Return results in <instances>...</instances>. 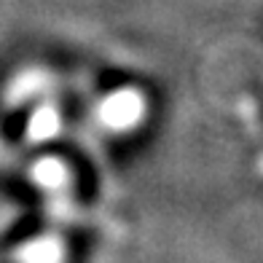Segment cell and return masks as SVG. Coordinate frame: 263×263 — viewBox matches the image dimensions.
Instances as JSON below:
<instances>
[{
    "instance_id": "cell-1",
    "label": "cell",
    "mask_w": 263,
    "mask_h": 263,
    "mask_svg": "<svg viewBox=\"0 0 263 263\" xmlns=\"http://www.w3.org/2000/svg\"><path fill=\"white\" fill-rule=\"evenodd\" d=\"M145 116V97L137 89H118L100 105V118L110 129H132Z\"/></svg>"
},
{
    "instance_id": "cell-2",
    "label": "cell",
    "mask_w": 263,
    "mask_h": 263,
    "mask_svg": "<svg viewBox=\"0 0 263 263\" xmlns=\"http://www.w3.org/2000/svg\"><path fill=\"white\" fill-rule=\"evenodd\" d=\"M32 177H35V183H41L43 188H59L67 177V170H65V164L57 161V159H41L32 170Z\"/></svg>"
},
{
    "instance_id": "cell-3",
    "label": "cell",
    "mask_w": 263,
    "mask_h": 263,
    "mask_svg": "<svg viewBox=\"0 0 263 263\" xmlns=\"http://www.w3.org/2000/svg\"><path fill=\"white\" fill-rule=\"evenodd\" d=\"M57 129H59V116L54 107H41L38 113L32 116V121H30V137L35 140H49L57 135Z\"/></svg>"
},
{
    "instance_id": "cell-4",
    "label": "cell",
    "mask_w": 263,
    "mask_h": 263,
    "mask_svg": "<svg viewBox=\"0 0 263 263\" xmlns=\"http://www.w3.org/2000/svg\"><path fill=\"white\" fill-rule=\"evenodd\" d=\"M59 255H62V250H59L57 239H38L27 250V258H32V260H54Z\"/></svg>"
}]
</instances>
